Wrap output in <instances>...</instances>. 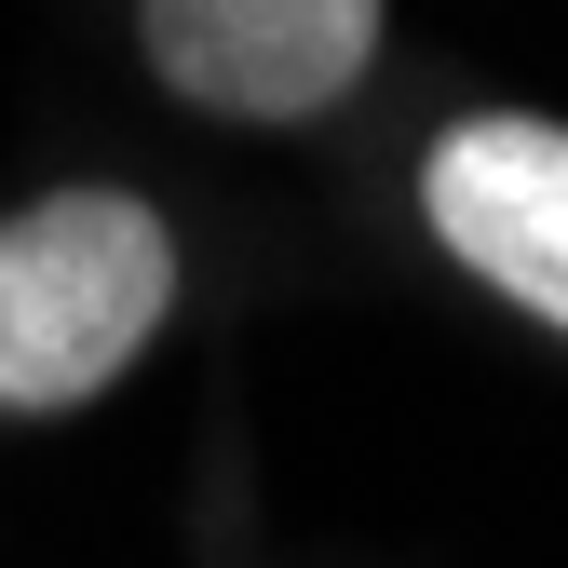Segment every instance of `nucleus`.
I'll use <instances>...</instances> for the list:
<instances>
[{
	"label": "nucleus",
	"instance_id": "obj_1",
	"mask_svg": "<svg viewBox=\"0 0 568 568\" xmlns=\"http://www.w3.org/2000/svg\"><path fill=\"white\" fill-rule=\"evenodd\" d=\"M190 244L150 190L68 176L0 217V419H68L176 325Z\"/></svg>",
	"mask_w": 568,
	"mask_h": 568
},
{
	"label": "nucleus",
	"instance_id": "obj_2",
	"mask_svg": "<svg viewBox=\"0 0 568 568\" xmlns=\"http://www.w3.org/2000/svg\"><path fill=\"white\" fill-rule=\"evenodd\" d=\"M393 0H135V54L190 122L284 135L366 95Z\"/></svg>",
	"mask_w": 568,
	"mask_h": 568
},
{
	"label": "nucleus",
	"instance_id": "obj_3",
	"mask_svg": "<svg viewBox=\"0 0 568 568\" xmlns=\"http://www.w3.org/2000/svg\"><path fill=\"white\" fill-rule=\"evenodd\" d=\"M419 231L501 312L568 338V122L555 109H460L419 150Z\"/></svg>",
	"mask_w": 568,
	"mask_h": 568
}]
</instances>
